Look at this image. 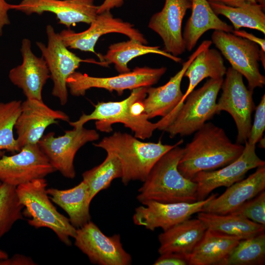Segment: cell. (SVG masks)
Returning a JSON list of instances; mask_svg holds the SVG:
<instances>
[{
	"instance_id": "8fae6325",
	"label": "cell",
	"mask_w": 265,
	"mask_h": 265,
	"mask_svg": "<svg viewBox=\"0 0 265 265\" xmlns=\"http://www.w3.org/2000/svg\"><path fill=\"white\" fill-rule=\"evenodd\" d=\"M48 44L40 42L36 44L46 62L53 82L52 94L64 106L68 101L67 79L76 71L80 63L87 62L101 65V62L92 59L84 60L70 52L63 43L59 33H56L50 25L46 26Z\"/></svg>"
},
{
	"instance_id": "277c9868",
	"label": "cell",
	"mask_w": 265,
	"mask_h": 265,
	"mask_svg": "<svg viewBox=\"0 0 265 265\" xmlns=\"http://www.w3.org/2000/svg\"><path fill=\"white\" fill-rule=\"evenodd\" d=\"M147 88L141 87L133 89L127 98L120 101L98 102L91 113H82L78 120L68 123L73 128H77L95 120L96 129L105 132L112 131L113 124L120 123L130 129L136 138L142 140L149 138L158 129V123L150 122L145 113L136 116L132 111V106L134 102L145 98Z\"/></svg>"
},
{
	"instance_id": "836d02e7",
	"label": "cell",
	"mask_w": 265,
	"mask_h": 265,
	"mask_svg": "<svg viewBox=\"0 0 265 265\" xmlns=\"http://www.w3.org/2000/svg\"><path fill=\"white\" fill-rule=\"evenodd\" d=\"M24 206L20 202L16 187L0 184V239L18 220L23 219Z\"/></svg>"
},
{
	"instance_id": "1f68e13d",
	"label": "cell",
	"mask_w": 265,
	"mask_h": 265,
	"mask_svg": "<svg viewBox=\"0 0 265 265\" xmlns=\"http://www.w3.org/2000/svg\"><path fill=\"white\" fill-rule=\"evenodd\" d=\"M265 233L241 239L220 265H264Z\"/></svg>"
},
{
	"instance_id": "9a60e30c",
	"label": "cell",
	"mask_w": 265,
	"mask_h": 265,
	"mask_svg": "<svg viewBox=\"0 0 265 265\" xmlns=\"http://www.w3.org/2000/svg\"><path fill=\"white\" fill-rule=\"evenodd\" d=\"M217 195V193L212 194L203 200L193 203L146 201L135 208L133 222L151 231L160 228L164 231L202 212L203 207Z\"/></svg>"
},
{
	"instance_id": "83f0119b",
	"label": "cell",
	"mask_w": 265,
	"mask_h": 265,
	"mask_svg": "<svg viewBox=\"0 0 265 265\" xmlns=\"http://www.w3.org/2000/svg\"><path fill=\"white\" fill-rule=\"evenodd\" d=\"M197 218L207 229L241 239L254 237L265 231V226L232 213L218 214L201 212L198 213Z\"/></svg>"
},
{
	"instance_id": "8992f818",
	"label": "cell",
	"mask_w": 265,
	"mask_h": 265,
	"mask_svg": "<svg viewBox=\"0 0 265 265\" xmlns=\"http://www.w3.org/2000/svg\"><path fill=\"white\" fill-rule=\"evenodd\" d=\"M223 78L208 80L187 97L171 123L165 129L171 138L190 135L217 114L216 99Z\"/></svg>"
},
{
	"instance_id": "6da1fadb",
	"label": "cell",
	"mask_w": 265,
	"mask_h": 265,
	"mask_svg": "<svg viewBox=\"0 0 265 265\" xmlns=\"http://www.w3.org/2000/svg\"><path fill=\"white\" fill-rule=\"evenodd\" d=\"M244 147L233 143L222 128L206 122L183 148L178 169L183 176L191 180L199 172L230 163L241 154Z\"/></svg>"
},
{
	"instance_id": "5b68a950",
	"label": "cell",
	"mask_w": 265,
	"mask_h": 265,
	"mask_svg": "<svg viewBox=\"0 0 265 265\" xmlns=\"http://www.w3.org/2000/svg\"><path fill=\"white\" fill-rule=\"evenodd\" d=\"M47 186L44 178L16 187L19 200L24 206L23 215L28 217L27 221L30 226L50 229L60 241L70 246L72 244L71 238L75 237L77 229L52 204Z\"/></svg>"
},
{
	"instance_id": "ee69618b",
	"label": "cell",
	"mask_w": 265,
	"mask_h": 265,
	"mask_svg": "<svg viewBox=\"0 0 265 265\" xmlns=\"http://www.w3.org/2000/svg\"><path fill=\"white\" fill-rule=\"evenodd\" d=\"M258 143H259V147L261 148H265V137H263Z\"/></svg>"
},
{
	"instance_id": "e575fe53",
	"label": "cell",
	"mask_w": 265,
	"mask_h": 265,
	"mask_svg": "<svg viewBox=\"0 0 265 265\" xmlns=\"http://www.w3.org/2000/svg\"><path fill=\"white\" fill-rule=\"evenodd\" d=\"M232 213L265 226V190L244 203Z\"/></svg>"
},
{
	"instance_id": "2e32d148",
	"label": "cell",
	"mask_w": 265,
	"mask_h": 265,
	"mask_svg": "<svg viewBox=\"0 0 265 265\" xmlns=\"http://www.w3.org/2000/svg\"><path fill=\"white\" fill-rule=\"evenodd\" d=\"M86 30L75 32L70 29H64L59 33L65 46L70 49L97 53L95 46L99 38L106 34L118 33L126 35L130 39L147 44L148 41L144 35L130 23L114 18L110 11L98 14L95 19L90 24Z\"/></svg>"
},
{
	"instance_id": "b9f144b4",
	"label": "cell",
	"mask_w": 265,
	"mask_h": 265,
	"mask_svg": "<svg viewBox=\"0 0 265 265\" xmlns=\"http://www.w3.org/2000/svg\"><path fill=\"white\" fill-rule=\"evenodd\" d=\"M209 2L220 3L229 6L237 7L247 2H258L259 0H208Z\"/></svg>"
},
{
	"instance_id": "484cf974",
	"label": "cell",
	"mask_w": 265,
	"mask_h": 265,
	"mask_svg": "<svg viewBox=\"0 0 265 265\" xmlns=\"http://www.w3.org/2000/svg\"><path fill=\"white\" fill-rule=\"evenodd\" d=\"M241 239L207 229L188 257L189 265H220Z\"/></svg>"
},
{
	"instance_id": "4316f807",
	"label": "cell",
	"mask_w": 265,
	"mask_h": 265,
	"mask_svg": "<svg viewBox=\"0 0 265 265\" xmlns=\"http://www.w3.org/2000/svg\"><path fill=\"white\" fill-rule=\"evenodd\" d=\"M148 53H155L166 57L176 62L182 59L161 50L159 46H149L138 41L130 39L127 41L110 45L106 54L98 56L102 66H107L113 63L116 70L120 74L131 71L128 63L132 59Z\"/></svg>"
},
{
	"instance_id": "7bdbcfd3",
	"label": "cell",
	"mask_w": 265,
	"mask_h": 265,
	"mask_svg": "<svg viewBox=\"0 0 265 265\" xmlns=\"http://www.w3.org/2000/svg\"><path fill=\"white\" fill-rule=\"evenodd\" d=\"M8 257V255L7 253L0 249V260L6 259Z\"/></svg>"
},
{
	"instance_id": "d4e9b609",
	"label": "cell",
	"mask_w": 265,
	"mask_h": 265,
	"mask_svg": "<svg viewBox=\"0 0 265 265\" xmlns=\"http://www.w3.org/2000/svg\"><path fill=\"white\" fill-rule=\"evenodd\" d=\"M191 16L187 21L183 34L187 50L191 51L200 38L208 30L233 32V27L218 17L208 0H191Z\"/></svg>"
},
{
	"instance_id": "d6986e66",
	"label": "cell",
	"mask_w": 265,
	"mask_h": 265,
	"mask_svg": "<svg viewBox=\"0 0 265 265\" xmlns=\"http://www.w3.org/2000/svg\"><path fill=\"white\" fill-rule=\"evenodd\" d=\"M98 7L94 0H22L18 4H12V9L28 15L52 12L59 23L68 28L78 23L90 24L98 15Z\"/></svg>"
},
{
	"instance_id": "3957f363",
	"label": "cell",
	"mask_w": 265,
	"mask_h": 265,
	"mask_svg": "<svg viewBox=\"0 0 265 265\" xmlns=\"http://www.w3.org/2000/svg\"><path fill=\"white\" fill-rule=\"evenodd\" d=\"M126 132H116L93 145L111 153L119 159L122 168L121 181L124 185L133 181L144 182L150 171L168 151L180 145L181 139L173 145L140 141Z\"/></svg>"
},
{
	"instance_id": "ba28073f",
	"label": "cell",
	"mask_w": 265,
	"mask_h": 265,
	"mask_svg": "<svg viewBox=\"0 0 265 265\" xmlns=\"http://www.w3.org/2000/svg\"><path fill=\"white\" fill-rule=\"evenodd\" d=\"M211 40H205L185 61L182 69L171 77L165 84L157 87H148L147 95L143 101L144 113L149 119L161 116L158 129L164 131L171 123L180 108L183 97L181 85L184 74L197 55L206 48H210Z\"/></svg>"
},
{
	"instance_id": "f1b7e54d",
	"label": "cell",
	"mask_w": 265,
	"mask_h": 265,
	"mask_svg": "<svg viewBox=\"0 0 265 265\" xmlns=\"http://www.w3.org/2000/svg\"><path fill=\"white\" fill-rule=\"evenodd\" d=\"M226 71L223 59L217 50L208 48L199 53L184 74V76L189 80V84L186 92L184 94L180 103V108L188 95L204 79L223 78Z\"/></svg>"
},
{
	"instance_id": "7c38bea8",
	"label": "cell",
	"mask_w": 265,
	"mask_h": 265,
	"mask_svg": "<svg viewBox=\"0 0 265 265\" xmlns=\"http://www.w3.org/2000/svg\"><path fill=\"white\" fill-rule=\"evenodd\" d=\"M99 139L95 130L83 126L66 131L63 135L55 136L53 132L43 135L38 144L51 165L64 177L73 179L76 176L74 159L78 150L89 142Z\"/></svg>"
},
{
	"instance_id": "ab89813d",
	"label": "cell",
	"mask_w": 265,
	"mask_h": 265,
	"mask_svg": "<svg viewBox=\"0 0 265 265\" xmlns=\"http://www.w3.org/2000/svg\"><path fill=\"white\" fill-rule=\"evenodd\" d=\"M232 33L236 36L246 39L259 45L261 48V50L265 52V39L257 37L252 33H249L243 30H233Z\"/></svg>"
},
{
	"instance_id": "cb8c5ba5",
	"label": "cell",
	"mask_w": 265,
	"mask_h": 265,
	"mask_svg": "<svg viewBox=\"0 0 265 265\" xmlns=\"http://www.w3.org/2000/svg\"><path fill=\"white\" fill-rule=\"evenodd\" d=\"M47 193L50 199L67 213L70 223L76 229L90 221L92 201L88 186L83 181L67 189L48 188Z\"/></svg>"
},
{
	"instance_id": "74e56055",
	"label": "cell",
	"mask_w": 265,
	"mask_h": 265,
	"mask_svg": "<svg viewBox=\"0 0 265 265\" xmlns=\"http://www.w3.org/2000/svg\"><path fill=\"white\" fill-rule=\"evenodd\" d=\"M34 261L29 257L22 254H15L10 258L8 257L0 260V265H34Z\"/></svg>"
},
{
	"instance_id": "5bb4252c",
	"label": "cell",
	"mask_w": 265,
	"mask_h": 265,
	"mask_svg": "<svg viewBox=\"0 0 265 265\" xmlns=\"http://www.w3.org/2000/svg\"><path fill=\"white\" fill-rule=\"evenodd\" d=\"M55 171L38 144L26 145L17 153L0 158V182L15 187Z\"/></svg>"
},
{
	"instance_id": "ac0fdd59",
	"label": "cell",
	"mask_w": 265,
	"mask_h": 265,
	"mask_svg": "<svg viewBox=\"0 0 265 265\" xmlns=\"http://www.w3.org/2000/svg\"><path fill=\"white\" fill-rule=\"evenodd\" d=\"M60 120L70 121L66 113L51 108L43 101L26 99L22 102L21 112L15 125L20 149L27 145L38 144L46 129Z\"/></svg>"
},
{
	"instance_id": "603a6c76",
	"label": "cell",
	"mask_w": 265,
	"mask_h": 265,
	"mask_svg": "<svg viewBox=\"0 0 265 265\" xmlns=\"http://www.w3.org/2000/svg\"><path fill=\"white\" fill-rule=\"evenodd\" d=\"M207 229L198 218H189L159 235L158 252L160 255L177 253L188 257Z\"/></svg>"
},
{
	"instance_id": "d6a6232c",
	"label": "cell",
	"mask_w": 265,
	"mask_h": 265,
	"mask_svg": "<svg viewBox=\"0 0 265 265\" xmlns=\"http://www.w3.org/2000/svg\"><path fill=\"white\" fill-rule=\"evenodd\" d=\"M21 100L6 103L0 101V158L5 151L15 152L21 150L13 130L21 110Z\"/></svg>"
},
{
	"instance_id": "d590c367",
	"label": "cell",
	"mask_w": 265,
	"mask_h": 265,
	"mask_svg": "<svg viewBox=\"0 0 265 265\" xmlns=\"http://www.w3.org/2000/svg\"><path fill=\"white\" fill-rule=\"evenodd\" d=\"M255 114L253 124L247 142L251 145L256 144L263 137L265 130V94L255 108Z\"/></svg>"
},
{
	"instance_id": "f546056e",
	"label": "cell",
	"mask_w": 265,
	"mask_h": 265,
	"mask_svg": "<svg viewBox=\"0 0 265 265\" xmlns=\"http://www.w3.org/2000/svg\"><path fill=\"white\" fill-rule=\"evenodd\" d=\"M209 3L217 15L224 16L231 21L234 30L248 27L265 34V8L258 2H247L237 7L216 2Z\"/></svg>"
},
{
	"instance_id": "e0dca14e",
	"label": "cell",
	"mask_w": 265,
	"mask_h": 265,
	"mask_svg": "<svg viewBox=\"0 0 265 265\" xmlns=\"http://www.w3.org/2000/svg\"><path fill=\"white\" fill-rule=\"evenodd\" d=\"M244 144L241 154L236 159L222 168L199 172L191 179L197 184V201L205 199L218 187H228L241 180L248 171L265 165V161L256 153V145L247 141Z\"/></svg>"
},
{
	"instance_id": "f6af8a7d",
	"label": "cell",
	"mask_w": 265,
	"mask_h": 265,
	"mask_svg": "<svg viewBox=\"0 0 265 265\" xmlns=\"http://www.w3.org/2000/svg\"><path fill=\"white\" fill-rule=\"evenodd\" d=\"M258 3L261 4L264 8L265 7V0H259Z\"/></svg>"
},
{
	"instance_id": "52a82bcc",
	"label": "cell",
	"mask_w": 265,
	"mask_h": 265,
	"mask_svg": "<svg viewBox=\"0 0 265 265\" xmlns=\"http://www.w3.org/2000/svg\"><path fill=\"white\" fill-rule=\"evenodd\" d=\"M166 67H135L132 71L110 77H95L79 72L73 73L66 80L67 88L74 96H84L92 88H102L121 95L125 90L149 87L158 82L166 71Z\"/></svg>"
},
{
	"instance_id": "7a4b0ae2",
	"label": "cell",
	"mask_w": 265,
	"mask_h": 265,
	"mask_svg": "<svg viewBox=\"0 0 265 265\" xmlns=\"http://www.w3.org/2000/svg\"><path fill=\"white\" fill-rule=\"evenodd\" d=\"M177 146L157 161L138 189L137 200L161 203H193L197 199V184L178 169L183 148Z\"/></svg>"
},
{
	"instance_id": "30bf717a",
	"label": "cell",
	"mask_w": 265,
	"mask_h": 265,
	"mask_svg": "<svg viewBox=\"0 0 265 265\" xmlns=\"http://www.w3.org/2000/svg\"><path fill=\"white\" fill-rule=\"evenodd\" d=\"M212 42L229 62L231 67L244 76L248 89L252 91L265 84V77L260 72L258 62L260 50L255 43L231 32L215 30Z\"/></svg>"
},
{
	"instance_id": "7dc6e473",
	"label": "cell",
	"mask_w": 265,
	"mask_h": 265,
	"mask_svg": "<svg viewBox=\"0 0 265 265\" xmlns=\"http://www.w3.org/2000/svg\"></svg>"
},
{
	"instance_id": "f35d334b",
	"label": "cell",
	"mask_w": 265,
	"mask_h": 265,
	"mask_svg": "<svg viewBox=\"0 0 265 265\" xmlns=\"http://www.w3.org/2000/svg\"><path fill=\"white\" fill-rule=\"evenodd\" d=\"M10 9H12V4L6 2L5 0H0V36L2 34L3 27L10 23L8 16Z\"/></svg>"
},
{
	"instance_id": "4fadbf2b",
	"label": "cell",
	"mask_w": 265,
	"mask_h": 265,
	"mask_svg": "<svg viewBox=\"0 0 265 265\" xmlns=\"http://www.w3.org/2000/svg\"><path fill=\"white\" fill-rule=\"evenodd\" d=\"M75 245L93 264L129 265L131 256L123 248L119 235H105L91 220L77 229Z\"/></svg>"
},
{
	"instance_id": "44dd1931",
	"label": "cell",
	"mask_w": 265,
	"mask_h": 265,
	"mask_svg": "<svg viewBox=\"0 0 265 265\" xmlns=\"http://www.w3.org/2000/svg\"><path fill=\"white\" fill-rule=\"evenodd\" d=\"M31 41L27 38L22 41L21 64L12 68L8 78L15 86L21 89L26 99L43 101V88L51 78L46 62L41 56H36L32 52Z\"/></svg>"
},
{
	"instance_id": "9c48e42d",
	"label": "cell",
	"mask_w": 265,
	"mask_h": 265,
	"mask_svg": "<svg viewBox=\"0 0 265 265\" xmlns=\"http://www.w3.org/2000/svg\"><path fill=\"white\" fill-rule=\"evenodd\" d=\"M221 89L222 93L216 102V113L222 111L233 117L238 131L237 143L247 140L251 127V115L255 108L253 91L245 85L241 74L229 67L226 71Z\"/></svg>"
},
{
	"instance_id": "bcb514c9",
	"label": "cell",
	"mask_w": 265,
	"mask_h": 265,
	"mask_svg": "<svg viewBox=\"0 0 265 265\" xmlns=\"http://www.w3.org/2000/svg\"><path fill=\"white\" fill-rule=\"evenodd\" d=\"M1 182H0V184Z\"/></svg>"
},
{
	"instance_id": "ffe728a7",
	"label": "cell",
	"mask_w": 265,
	"mask_h": 265,
	"mask_svg": "<svg viewBox=\"0 0 265 265\" xmlns=\"http://www.w3.org/2000/svg\"><path fill=\"white\" fill-rule=\"evenodd\" d=\"M191 7L190 0H165L162 9L152 16L148 24V27L161 38L163 50L175 56L186 49L182 26L186 11Z\"/></svg>"
},
{
	"instance_id": "60d3db41",
	"label": "cell",
	"mask_w": 265,
	"mask_h": 265,
	"mask_svg": "<svg viewBox=\"0 0 265 265\" xmlns=\"http://www.w3.org/2000/svg\"><path fill=\"white\" fill-rule=\"evenodd\" d=\"M126 0H104L102 3L99 5L97 13L100 14L105 11H110L114 8L122 6Z\"/></svg>"
},
{
	"instance_id": "4dcf8cb0",
	"label": "cell",
	"mask_w": 265,
	"mask_h": 265,
	"mask_svg": "<svg viewBox=\"0 0 265 265\" xmlns=\"http://www.w3.org/2000/svg\"><path fill=\"white\" fill-rule=\"evenodd\" d=\"M122 174V166L119 159L109 152L101 164L83 172L82 181L88 186L91 201L99 192L107 189L113 180L121 178Z\"/></svg>"
},
{
	"instance_id": "8d00e7d4",
	"label": "cell",
	"mask_w": 265,
	"mask_h": 265,
	"mask_svg": "<svg viewBox=\"0 0 265 265\" xmlns=\"http://www.w3.org/2000/svg\"><path fill=\"white\" fill-rule=\"evenodd\" d=\"M154 265H189L188 257L177 253H167L160 256L153 264Z\"/></svg>"
},
{
	"instance_id": "7402d4cb",
	"label": "cell",
	"mask_w": 265,
	"mask_h": 265,
	"mask_svg": "<svg viewBox=\"0 0 265 265\" xmlns=\"http://www.w3.org/2000/svg\"><path fill=\"white\" fill-rule=\"evenodd\" d=\"M265 189V165L258 167L246 179L227 187L225 192L208 202L203 212L218 214L233 212L247 201Z\"/></svg>"
}]
</instances>
